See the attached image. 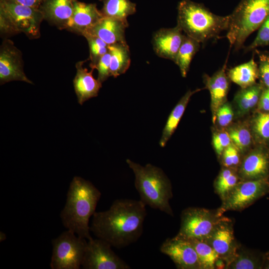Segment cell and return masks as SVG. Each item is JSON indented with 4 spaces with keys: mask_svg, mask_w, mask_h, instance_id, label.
I'll return each mask as SVG.
<instances>
[{
    "mask_svg": "<svg viewBox=\"0 0 269 269\" xmlns=\"http://www.w3.org/2000/svg\"><path fill=\"white\" fill-rule=\"evenodd\" d=\"M257 111L269 113V88L264 87L257 106Z\"/></svg>",
    "mask_w": 269,
    "mask_h": 269,
    "instance_id": "cell-39",
    "label": "cell"
},
{
    "mask_svg": "<svg viewBox=\"0 0 269 269\" xmlns=\"http://www.w3.org/2000/svg\"><path fill=\"white\" fill-rule=\"evenodd\" d=\"M43 19L44 16L39 8L13 0H0V29L2 33H23L29 38H37Z\"/></svg>",
    "mask_w": 269,
    "mask_h": 269,
    "instance_id": "cell-6",
    "label": "cell"
},
{
    "mask_svg": "<svg viewBox=\"0 0 269 269\" xmlns=\"http://www.w3.org/2000/svg\"><path fill=\"white\" fill-rule=\"evenodd\" d=\"M232 143L237 148L242 156L256 144L249 123L236 124L230 126L227 131Z\"/></svg>",
    "mask_w": 269,
    "mask_h": 269,
    "instance_id": "cell-26",
    "label": "cell"
},
{
    "mask_svg": "<svg viewBox=\"0 0 269 269\" xmlns=\"http://www.w3.org/2000/svg\"><path fill=\"white\" fill-rule=\"evenodd\" d=\"M128 25V21L103 16L94 26L83 35L88 33L97 36L108 45L126 42L125 30Z\"/></svg>",
    "mask_w": 269,
    "mask_h": 269,
    "instance_id": "cell-18",
    "label": "cell"
},
{
    "mask_svg": "<svg viewBox=\"0 0 269 269\" xmlns=\"http://www.w3.org/2000/svg\"><path fill=\"white\" fill-rule=\"evenodd\" d=\"M84 61H79L76 64V74L73 80V86L77 97L78 102L80 105L88 100L97 97L102 83L93 76L94 69L89 71L83 68Z\"/></svg>",
    "mask_w": 269,
    "mask_h": 269,
    "instance_id": "cell-19",
    "label": "cell"
},
{
    "mask_svg": "<svg viewBox=\"0 0 269 269\" xmlns=\"http://www.w3.org/2000/svg\"><path fill=\"white\" fill-rule=\"evenodd\" d=\"M204 241L212 247L219 257L224 261L226 266L232 260L240 245L235 237L232 220L225 216Z\"/></svg>",
    "mask_w": 269,
    "mask_h": 269,
    "instance_id": "cell-13",
    "label": "cell"
},
{
    "mask_svg": "<svg viewBox=\"0 0 269 269\" xmlns=\"http://www.w3.org/2000/svg\"><path fill=\"white\" fill-rule=\"evenodd\" d=\"M177 25L188 36L205 43L215 38L229 25V15L220 16L212 12L202 3L182 0L177 6Z\"/></svg>",
    "mask_w": 269,
    "mask_h": 269,
    "instance_id": "cell-3",
    "label": "cell"
},
{
    "mask_svg": "<svg viewBox=\"0 0 269 269\" xmlns=\"http://www.w3.org/2000/svg\"><path fill=\"white\" fill-rule=\"evenodd\" d=\"M264 253L248 249L240 244L227 269H263Z\"/></svg>",
    "mask_w": 269,
    "mask_h": 269,
    "instance_id": "cell-22",
    "label": "cell"
},
{
    "mask_svg": "<svg viewBox=\"0 0 269 269\" xmlns=\"http://www.w3.org/2000/svg\"><path fill=\"white\" fill-rule=\"evenodd\" d=\"M86 240L69 230L53 239L51 269H80L87 244Z\"/></svg>",
    "mask_w": 269,
    "mask_h": 269,
    "instance_id": "cell-8",
    "label": "cell"
},
{
    "mask_svg": "<svg viewBox=\"0 0 269 269\" xmlns=\"http://www.w3.org/2000/svg\"><path fill=\"white\" fill-rule=\"evenodd\" d=\"M111 55L108 51L102 56L96 64L95 69L98 71V80L102 83L105 81L110 76Z\"/></svg>",
    "mask_w": 269,
    "mask_h": 269,
    "instance_id": "cell-38",
    "label": "cell"
},
{
    "mask_svg": "<svg viewBox=\"0 0 269 269\" xmlns=\"http://www.w3.org/2000/svg\"><path fill=\"white\" fill-rule=\"evenodd\" d=\"M103 17L96 3H87L76 0L72 15L63 29L83 35Z\"/></svg>",
    "mask_w": 269,
    "mask_h": 269,
    "instance_id": "cell-16",
    "label": "cell"
},
{
    "mask_svg": "<svg viewBox=\"0 0 269 269\" xmlns=\"http://www.w3.org/2000/svg\"><path fill=\"white\" fill-rule=\"evenodd\" d=\"M256 51L259 57L258 68L260 83L264 87L269 88V53Z\"/></svg>",
    "mask_w": 269,
    "mask_h": 269,
    "instance_id": "cell-36",
    "label": "cell"
},
{
    "mask_svg": "<svg viewBox=\"0 0 269 269\" xmlns=\"http://www.w3.org/2000/svg\"><path fill=\"white\" fill-rule=\"evenodd\" d=\"M263 269H269V251L264 253Z\"/></svg>",
    "mask_w": 269,
    "mask_h": 269,
    "instance_id": "cell-41",
    "label": "cell"
},
{
    "mask_svg": "<svg viewBox=\"0 0 269 269\" xmlns=\"http://www.w3.org/2000/svg\"><path fill=\"white\" fill-rule=\"evenodd\" d=\"M103 16L128 21L129 16L136 12V4L130 0H100Z\"/></svg>",
    "mask_w": 269,
    "mask_h": 269,
    "instance_id": "cell-27",
    "label": "cell"
},
{
    "mask_svg": "<svg viewBox=\"0 0 269 269\" xmlns=\"http://www.w3.org/2000/svg\"><path fill=\"white\" fill-rule=\"evenodd\" d=\"M185 240L192 244L196 252L200 269H216V263L220 258L209 244L204 240L194 239Z\"/></svg>",
    "mask_w": 269,
    "mask_h": 269,
    "instance_id": "cell-31",
    "label": "cell"
},
{
    "mask_svg": "<svg viewBox=\"0 0 269 269\" xmlns=\"http://www.w3.org/2000/svg\"><path fill=\"white\" fill-rule=\"evenodd\" d=\"M112 246L100 239L88 240L81 267L84 269H130V266L116 255Z\"/></svg>",
    "mask_w": 269,
    "mask_h": 269,
    "instance_id": "cell-10",
    "label": "cell"
},
{
    "mask_svg": "<svg viewBox=\"0 0 269 269\" xmlns=\"http://www.w3.org/2000/svg\"><path fill=\"white\" fill-rule=\"evenodd\" d=\"M126 162L134 174L140 200L146 206L173 216L169 203L173 196L171 183L162 169L149 163L142 166L129 159Z\"/></svg>",
    "mask_w": 269,
    "mask_h": 269,
    "instance_id": "cell-4",
    "label": "cell"
},
{
    "mask_svg": "<svg viewBox=\"0 0 269 269\" xmlns=\"http://www.w3.org/2000/svg\"><path fill=\"white\" fill-rule=\"evenodd\" d=\"M240 181L237 169L222 167L214 181V191L222 200Z\"/></svg>",
    "mask_w": 269,
    "mask_h": 269,
    "instance_id": "cell-29",
    "label": "cell"
},
{
    "mask_svg": "<svg viewBox=\"0 0 269 269\" xmlns=\"http://www.w3.org/2000/svg\"><path fill=\"white\" fill-rule=\"evenodd\" d=\"M177 25L173 28H161L153 35L152 43L156 54L175 63L184 34Z\"/></svg>",
    "mask_w": 269,
    "mask_h": 269,
    "instance_id": "cell-15",
    "label": "cell"
},
{
    "mask_svg": "<svg viewBox=\"0 0 269 269\" xmlns=\"http://www.w3.org/2000/svg\"><path fill=\"white\" fill-rule=\"evenodd\" d=\"M6 239V234L3 232H0V242H1Z\"/></svg>",
    "mask_w": 269,
    "mask_h": 269,
    "instance_id": "cell-42",
    "label": "cell"
},
{
    "mask_svg": "<svg viewBox=\"0 0 269 269\" xmlns=\"http://www.w3.org/2000/svg\"><path fill=\"white\" fill-rule=\"evenodd\" d=\"M249 124L256 144L268 145L269 144V113L257 110Z\"/></svg>",
    "mask_w": 269,
    "mask_h": 269,
    "instance_id": "cell-30",
    "label": "cell"
},
{
    "mask_svg": "<svg viewBox=\"0 0 269 269\" xmlns=\"http://www.w3.org/2000/svg\"><path fill=\"white\" fill-rule=\"evenodd\" d=\"M234 116V112L232 105L226 102L218 109L215 118L217 123L221 128L228 127L232 123Z\"/></svg>",
    "mask_w": 269,
    "mask_h": 269,
    "instance_id": "cell-35",
    "label": "cell"
},
{
    "mask_svg": "<svg viewBox=\"0 0 269 269\" xmlns=\"http://www.w3.org/2000/svg\"><path fill=\"white\" fill-rule=\"evenodd\" d=\"M242 157L240 152L232 143L224 150L220 159L223 167L237 169Z\"/></svg>",
    "mask_w": 269,
    "mask_h": 269,
    "instance_id": "cell-33",
    "label": "cell"
},
{
    "mask_svg": "<svg viewBox=\"0 0 269 269\" xmlns=\"http://www.w3.org/2000/svg\"><path fill=\"white\" fill-rule=\"evenodd\" d=\"M76 0H45L39 9L44 19L63 29L72 15Z\"/></svg>",
    "mask_w": 269,
    "mask_h": 269,
    "instance_id": "cell-20",
    "label": "cell"
},
{
    "mask_svg": "<svg viewBox=\"0 0 269 269\" xmlns=\"http://www.w3.org/2000/svg\"><path fill=\"white\" fill-rule=\"evenodd\" d=\"M266 46H269V14L259 28L255 39L245 49V51H250L259 47Z\"/></svg>",
    "mask_w": 269,
    "mask_h": 269,
    "instance_id": "cell-34",
    "label": "cell"
},
{
    "mask_svg": "<svg viewBox=\"0 0 269 269\" xmlns=\"http://www.w3.org/2000/svg\"><path fill=\"white\" fill-rule=\"evenodd\" d=\"M28 6L39 8L45 0H13Z\"/></svg>",
    "mask_w": 269,
    "mask_h": 269,
    "instance_id": "cell-40",
    "label": "cell"
},
{
    "mask_svg": "<svg viewBox=\"0 0 269 269\" xmlns=\"http://www.w3.org/2000/svg\"><path fill=\"white\" fill-rule=\"evenodd\" d=\"M201 90L197 89L194 91L188 90L171 111L163 129L159 140V145L161 147H164L166 145L175 132L192 96Z\"/></svg>",
    "mask_w": 269,
    "mask_h": 269,
    "instance_id": "cell-23",
    "label": "cell"
},
{
    "mask_svg": "<svg viewBox=\"0 0 269 269\" xmlns=\"http://www.w3.org/2000/svg\"><path fill=\"white\" fill-rule=\"evenodd\" d=\"M145 207L140 200L117 199L109 209L95 212L90 231L112 247H126L136 242L142 234L147 215Z\"/></svg>",
    "mask_w": 269,
    "mask_h": 269,
    "instance_id": "cell-1",
    "label": "cell"
},
{
    "mask_svg": "<svg viewBox=\"0 0 269 269\" xmlns=\"http://www.w3.org/2000/svg\"><path fill=\"white\" fill-rule=\"evenodd\" d=\"M224 217L218 208H187L182 211L180 229L176 236L184 239L204 241Z\"/></svg>",
    "mask_w": 269,
    "mask_h": 269,
    "instance_id": "cell-7",
    "label": "cell"
},
{
    "mask_svg": "<svg viewBox=\"0 0 269 269\" xmlns=\"http://www.w3.org/2000/svg\"><path fill=\"white\" fill-rule=\"evenodd\" d=\"M212 143L215 151L220 159L224 150L232 143V141L227 131H220L213 134Z\"/></svg>",
    "mask_w": 269,
    "mask_h": 269,
    "instance_id": "cell-37",
    "label": "cell"
},
{
    "mask_svg": "<svg viewBox=\"0 0 269 269\" xmlns=\"http://www.w3.org/2000/svg\"><path fill=\"white\" fill-rule=\"evenodd\" d=\"M228 76L241 88H247L256 84L259 78L258 65L253 57L249 61L229 69Z\"/></svg>",
    "mask_w": 269,
    "mask_h": 269,
    "instance_id": "cell-25",
    "label": "cell"
},
{
    "mask_svg": "<svg viewBox=\"0 0 269 269\" xmlns=\"http://www.w3.org/2000/svg\"><path fill=\"white\" fill-rule=\"evenodd\" d=\"M160 251L168 256L179 269H200L196 252L187 240L176 235L166 239L160 247Z\"/></svg>",
    "mask_w": 269,
    "mask_h": 269,
    "instance_id": "cell-14",
    "label": "cell"
},
{
    "mask_svg": "<svg viewBox=\"0 0 269 269\" xmlns=\"http://www.w3.org/2000/svg\"><path fill=\"white\" fill-rule=\"evenodd\" d=\"M199 47V42L184 34L175 63L178 66L183 77H186L191 61Z\"/></svg>",
    "mask_w": 269,
    "mask_h": 269,
    "instance_id": "cell-28",
    "label": "cell"
},
{
    "mask_svg": "<svg viewBox=\"0 0 269 269\" xmlns=\"http://www.w3.org/2000/svg\"><path fill=\"white\" fill-rule=\"evenodd\" d=\"M269 14V0H241L229 14L227 38L235 50L241 48L248 37L259 29Z\"/></svg>",
    "mask_w": 269,
    "mask_h": 269,
    "instance_id": "cell-5",
    "label": "cell"
},
{
    "mask_svg": "<svg viewBox=\"0 0 269 269\" xmlns=\"http://www.w3.org/2000/svg\"><path fill=\"white\" fill-rule=\"evenodd\" d=\"M269 194V178L241 180L222 200L218 208L224 214L228 211H241Z\"/></svg>",
    "mask_w": 269,
    "mask_h": 269,
    "instance_id": "cell-9",
    "label": "cell"
},
{
    "mask_svg": "<svg viewBox=\"0 0 269 269\" xmlns=\"http://www.w3.org/2000/svg\"><path fill=\"white\" fill-rule=\"evenodd\" d=\"M111 55L110 73L115 78L124 74L131 64L130 51L126 42L109 45Z\"/></svg>",
    "mask_w": 269,
    "mask_h": 269,
    "instance_id": "cell-24",
    "label": "cell"
},
{
    "mask_svg": "<svg viewBox=\"0 0 269 269\" xmlns=\"http://www.w3.org/2000/svg\"><path fill=\"white\" fill-rule=\"evenodd\" d=\"M263 86L260 82L245 88H241L235 95L234 104L236 116L243 117L257 107L263 90Z\"/></svg>",
    "mask_w": 269,
    "mask_h": 269,
    "instance_id": "cell-21",
    "label": "cell"
},
{
    "mask_svg": "<svg viewBox=\"0 0 269 269\" xmlns=\"http://www.w3.org/2000/svg\"><path fill=\"white\" fill-rule=\"evenodd\" d=\"M241 180L269 178V147L256 144L242 157L237 169Z\"/></svg>",
    "mask_w": 269,
    "mask_h": 269,
    "instance_id": "cell-11",
    "label": "cell"
},
{
    "mask_svg": "<svg viewBox=\"0 0 269 269\" xmlns=\"http://www.w3.org/2000/svg\"><path fill=\"white\" fill-rule=\"evenodd\" d=\"M87 40L89 47L90 67L95 69L100 58L109 51V45L100 38L86 33L83 35Z\"/></svg>",
    "mask_w": 269,
    "mask_h": 269,
    "instance_id": "cell-32",
    "label": "cell"
},
{
    "mask_svg": "<svg viewBox=\"0 0 269 269\" xmlns=\"http://www.w3.org/2000/svg\"><path fill=\"white\" fill-rule=\"evenodd\" d=\"M227 62L223 66L211 77L206 74L203 76L204 84L211 96V110L212 120L215 122L218 109L226 102L229 89V77L226 73Z\"/></svg>",
    "mask_w": 269,
    "mask_h": 269,
    "instance_id": "cell-17",
    "label": "cell"
},
{
    "mask_svg": "<svg viewBox=\"0 0 269 269\" xmlns=\"http://www.w3.org/2000/svg\"><path fill=\"white\" fill-rule=\"evenodd\" d=\"M100 191L89 181L75 176L70 183L60 218L63 226L78 236L89 240V220L100 199Z\"/></svg>",
    "mask_w": 269,
    "mask_h": 269,
    "instance_id": "cell-2",
    "label": "cell"
},
{
    "mask_svg": "<svg viewBox=\"0 0 269 269\" xmlns=\"http://www.w3.org/2000/svg\"><path fill=\"white\" fill-rule=\"evenodd\" d=\"M23 81L33 84L25 74L22 54L10 40L3 41L0 49V83Z\"/></svg>",
    "mask_w": 269,
    "mask_h": 269,
    "instance_id": "cell-12",
    "label": "cell"
}]
</instances>
